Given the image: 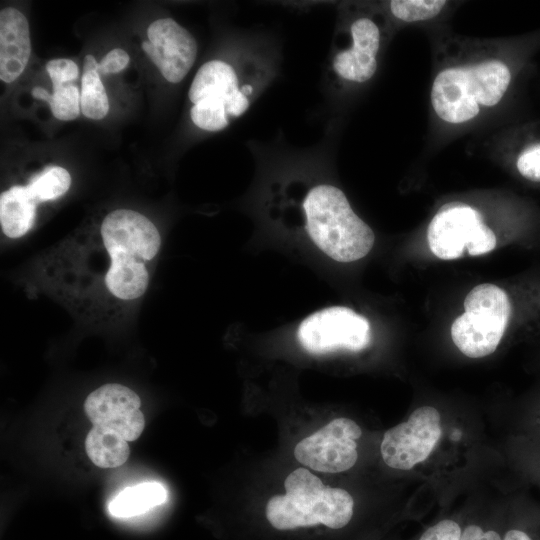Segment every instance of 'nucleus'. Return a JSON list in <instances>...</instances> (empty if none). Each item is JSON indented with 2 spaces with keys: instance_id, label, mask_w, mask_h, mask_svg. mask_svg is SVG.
Returning <instances> with one entry per match:
<instances>
[{
  "instance_id": "obj_11",
  "label": "nucleus",
  "mask_w": 540,
  "mask_h": 540,
  "mask_svg": "<svg viewBox=\"0 0 540 540\" xmlns=\"http://www.w3.org/2000/svg\"><path fill=\"white\" fill-rule=\"evenodd\" d=\"M149 41L142 49L171 83H178L187 75L197 55V43L184 27L172 18L152 22L147 29Z\"/></svg>"
},
{
  "instance_id": "obj_20",
  "label": "nucleus",
  "mask_w": 540,
  "mask_h": 540,
  "mask_svg": "<svg viewBox=\"0 0 540 540\" xmlns=\"http://www.w3.org/2000/svg\"><path fill=\"white\" fill-rule=\"evenodd\" d=\"M80 106L84 116L94 120L104 118L109 111L108 96L97 71L83 73Z\"/></svg>"
},
{
  "instance_id": "obj_27",
  "label": "nucleus",
  "mask_w": 540,
  "mask_h": 540,
  "mask_svg": "<svg viewBox=\"0 0 540 540\" xmlns=\"http://www.w3.org/2000/svg\"><path fill=\"white\" fill-rule=\"evenodd\" d=\"M130 57L126 51L115 48L109 51L101 60L98 66L100 75L118 73L126 68Z\"/></svg>"
},
{
  "instance_id": "obj_21",
  "label": "nucleus",
  "mask_w": 540,
  "mask_h": 540,
  "mask_svg": "<svg viewBox=\"0 0 540 540\" xmlns=\"http://www.w3.org/2000/svg\"><path fill=\"white\" fill-rule=\"evenodd\" d=\"M442 0H392V15L404 23H418L436 18L447 6Z\"/></svg>"
},
{
  "instance_id": "obj_29",
  "label": "nucleus",
  "mask_w": 540,
  "mask_h": 540,
  "mask_svg": "<svg viewBox=\"0 0 540 540\" xmlns=\"http://www.w3.org/2000/svg\"><path fill=\"white\" fill-rule=\"evenodd\" d=\"M252 90H253V88H252L251 85H244L240 89V91L246 96L251 94Z\"/></svg>"
},
{
  "instance_id": "obj_22",
  "label": "nucleus",
  "mask_w": 540,
  "mask_h": 540,
  "mask_svg": "<svg viewBox=\"0 0 540 540\" xmlns=\"http://www.w3.org/2000/svg\"><path fill=\"white\" fill-rule=\"evenodd\" d=\"M190 116L193 123L206 131H219L228 125V113L223 101L205 98L194 104Z\"/></svg>"
},
{
  "instance_id": "obj_14",
  "label": "nucleus",
  "mask_w": 540,
  "mask_h": 540,
  "mask_svg": "<svg viewBox=\"0 0 540 540\" xmlns=\"http://www.w3.org/2000/svg\"><path fill=\"white\" fill-rule=\"evenodd\" d=\"M31 55L27 18L19 10L6 7L0 12V79L15 81L25 70Z\"/></svg>"
},
{
  "instance_id": "obj_5",
  "label": "nucleus",
  "mask_w": 540,
  "mask_h": 540,
  "mask_svg": "<svg viewBox=\"0 0 540 540\" xmlns=\"http://www.w3.org/2000/svg\"><path fill=\"white\" fill-rule=\"evenodd\" d=\"M465 312L451 326L456 347L467 357L492 354L508 327L512 305L507 293L494 284L475 286L464 300Z\"/></svg>"
},
{
  "instance_id": "obj_15",
  "label": "nucleus",
  "mask_w": 540,
  "mask_h": 540,
  "mask_svg": "<svg viewBox=\"0 0 540 540\" xmlns=\"http://www.w3.org/2000/svg\"><path fill=\"white\" fill-rule=\"evenodd\" d=\"M39 203L27 186L15 185L1 193L0 224L10 238L25 235L34 225Z\"/></svg>"
},
{
  "instance_id": "obj_23",
  "label": "nucleus",
  "mask_w": 540,
  "mask_h": 540,
  "mask_svg": "<svg viewBox=\"0 0 540 540\" xmlns=\"http://www.w3.org/2000/svg\"><path fill=\"white\" fill-rule=\"evenodd\" d=\"M514 165L521 177L540 183V137L523 142L514 153Z\"/></svg>"
},
{
  "instance_id": "obj_26",
  "label": "nucleus",
  "mask_w": 540,
  "mask_h": 540,
  "mask_svg": "<svg viewBox=\"0 0 540 540\" xmlns=\"http://www.w3.org/2000/svg\"><path fill=\"white\" fill-rule=\"evenodd\" d=\"M462 528L457 520L445 518L423 531L418 540H460Z\"/></svg>"
},
{
  "instance_id": "obj_9",
  "label": "nucleus",
  "mask_w": 540,
  "mask_h": 540,
  "mask_svg": "<svg viewBox=\"0 0 540 540\" xmlns=\"http://www.w3.org/2000/svg\"><path fill=\"white\" fill-rule=\"evenodd\" d=\"M362 430L349 418H336L301 440L294 448L297 461L328 473L350 469L357 461V443Z\"/></svg>"
},
{
  "instance_id": "obj_13",
  "label": "nucleus",
  "mask_w": 540,
  "mask_h": 540,
  "mask_svg": "<svg viewBox=\"0 0 540 540\" xmlns=\"http://www.w3.org/2000/svg\"><path fill=\"white\" fill-rule=\"evenodd\" d=\"M189 99L196 104L202 99L213 98L223 101L230 116H240L249 106V101L240 89L233 68L218 60L203 64L194 77L189 89Z\"/></svg>"
},
{
  "instance_id": "obj_19",
  "label": "nucleus",
  "mask_w": 540,
  "mask_h": 540,
  "mask_svg": "<svg viewBox=\"0 0 540 540\" xmlns=\"http://www.w3.org/2000/svg\"><path fill=\"white\" fill-rule=\"evenodd\" d=\"M71 185L70 173L63 167L50 166L31 179L27 186L38 203L55 200Z\"/></svg>"
},
{
  "instance_id": "obj_6",
  "label": "nucleus",
  "mask_w": 540,
  "mask_h": 540,
  "mask_svg": "<svg viewBox=\"0 0 540 540\" xmlns=\"http://www.w3.org/2000/svg\"><path fill=\"white\" fill-rule=\"evenodd\" d=\"M427 241L432 253L443 260L462 257L465 249L471 256L483 255L497 244L482 213L462 201H451L438 209L428 224Z\"/></svg>"
},
{
  "instance_id": "obj_12",
  "label": "nucleus",
  "mask_w": 540,
  "mask_h": 540,
  "mask_svg": "<svg viewBox=\"0 0 540 540\" xmlns=\"http://www.w3.org/2000/svg\"><path fill=\"white\" fill-rule=\"evenodd\" d=\"M352 46L336 54L335 72L351 82L363 83L377 70V54L381 44L378 25L370 18L356 19L350 26Z\"/></svg>"
},
{
  "instance_id": "obj_24",
  "label": "nucleus",
  "mask_w": 540,
  "mask_h": 540,
  "mask_svg": "<svg viewBox=\"0 0 540 540\" xmlns=\"http://www.w3.org/2000/svg\"><path fill=\"white\" fill-rule=\"evenodd\" d=\"M503 540H540V516L518 518L504 531Z\"/></svg>"
},
{
  "instance_id": "obj_3",
  "label": "nucleus",
  "mask_w": 540,
  "mask_h": 540,
  "mask_svg": "<svg viewBox=\"0 0 540 540\" xmlns=\"http://www.w3.org/2000/svg\"><path fill=\"white\" fill-rule=\"evenodd\" d=\"M100 233L111 259L105 276L107 289L122 300L141 297L149 282L145 262L152 260L160 249L158 229L143 214L118 209L105 216Z\"/></svg>"
},
{
  "instance_id": "obj_8",
  "label": "nucleus",
  "mask_w": 540,
  "mask_h": 540,
  "mask_svg": "<svg viewBox=\"0 0 540 540\" xmlns=\"http://www.w3.org/2000/svg\"><path fill=\"white\" fill-rule=\"evenodd\" d=\"M441 433L438 410L432 406H421L407 421L384 433L380 446L382 459L393 469L410 470L428 458Z\"/></svg>"
},
{
  "instance_id": "obj_1",
  "label": "nucleus",
  "mask_w": 540,
  "mask_h": 540,
  "mask_svg": "<svg viewBox=\"0 0 540 540\" xmlns=\"http://www.w3.org/2000/svg\"><path fill=\"white\" fill-rule=\"evenodd\" d=\"M464 44L460 53L438 61L430 88L433 114L453 127L468 125L497 107L514 77L512 64L494 48Z\"/></svg>"
},
{
  "instance_id": "obj_16",
  "label": "nucleus",
  "mask_w": 540,
  "mask_h": 540,
  "mask_svg": "<svg viewBox=\"0 0 540 540\" xmlns=\"http://www.w3.org/2000/svg\"><path fill=\"white\" fill-rule=\"evenodd\" d=\"M85 451L92 463L100 468L119 467L130 455L128 442L121 434L98 425H93L88 432Z\"/></svg>"
},
{
  "instance_id": "obj_7",
  "label": "nucleus",
  "mask_w": 540,
  "mask_h": 540,
  "mask_svg": "<svg viewBox=\"0 0 540 540\" xmlns=\"http://www.w3.org/2000/svg\"><path fill=\"white\" fill-rule=\"evenodd\" d=\"M370 338L368 320L342 306L317 311L305 318L298 328L300 344L313 354L336 350L358 352L368 346Z\"/></svg>"
},
{
  "instance_id": "obj_17",
  "label": "nucleus",
  "mask_w": 540,
  "mask_h": 540,
  "mask_svg": "<svg viewBox=\"0 0 540 540\" xmlns=\"http://www.w3.org/2000/svg\"><path fill=\"white\" fill-rule=\"evenodd\" d=\"M166 497L161 484L145 482L124 489L109 503L108 510L116 518H130L162 504Z\"/></svg>"
},
{
  "instance_id": "obj_4",
  "label": "nucleus",
  "mask_w": 540,
  "mask_h": 540,
  "mask_svg": "<svg viewBox=\"0 0 540 540\" xmlns=\"http://www.w3.org/2000/svg\"><path fill=\"white\" fill-rule=\"evenodd\" d=\"M303 208L307 231L314 243L339 262L365 257L372 249V229L351 208L337 187L319 185L307 194Z\"/></svg>"
},
{
  "instance_id": "obj_25",
  "label": "nucleus",
  "mask_w": 540,
  "mask_h": 540,
  "mask_svg": "<svg viewBox=\"0 0 540 540\" xmlns=\"http://www.w3.org/2000/svg\"><path fill=\"white\" fill-rule=\"evenodd\" d=\"M45 68L52 81V87L73 83L79 75L78 66L70 59L50 60Z\"/></svg>"
},
{
  "instance_id": "obj_18",
  "label": "nucleus",
  "mask_w": 540,
  "mask_h": 540,
  "mask_svg": "<svg viewBox=\"0 0 540 540\" xmlns=\"http://www.w3.org/2000/svg\"><path fill=\"white\" fill-rule=\"evenodd\" d=\"M31 93L35 98L47 102L53 116L59 120H74L80 114L81 92L73 83L53 87L52 94L42 87H34Z\"/></svg>"
},
{
  "instance_id": "obj_10",
  "label": "nucleus",
  "mask_w": 540,
  "mask_h": 540,
  "mask_svg": "<svg viewBox=\"0 0 540 540\" xmlns=\"http://www.w3.org/2000/svg\"><path fill=\"white\" fill-rule=\"evenodd\" d=\"M140 407V397L118 383L102 385L84 402L85 414L93 425L108 427L127 441H135L144 430L145 418Z\"/></svg>"
},
{
  "instance_id": "obj_2",
  "label": "nucleus",
  "mask_w": 540,
  "mask_h": 540,
  "mask_svg": "<svg viewBox=\"0 0 540 540\" xmlns=\"http://www.w3.org/2000/svg\"><path fill=\"white\" fill-rule=\"evenodd\" d=\"M284 495L268 500L264 515L268 527L279 534L313 529L340 532L354 517L353 497L344 489L323 485L305 468H297L285 479Z\"/></svg>"
},
{
  "instance_id": "obj_28",
  "label": "nucleus",
  "mask_w": 540,
  "mask_h": 540,
  "mask_svg": "<svg viewBox=\"0 0 540 540\" xmlns=\"http://www.w3.org/2000/svg\"><path fill=\"white\" fill-rule=\"evenodd\" d=\"M98 66H99V63L96 61L95 57L91 54H88L84 58L83 73L90 72V71L98 72Z\"/></svg>"
}]
</instances>
